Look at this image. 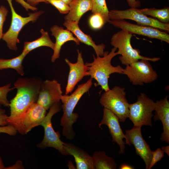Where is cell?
<instances>
[{"instance_id":"f546056e","label":"cell","mask_w":169,"mask_h":169,"mask_svg":"<svg viewBox=\"0 0 169 169\" xmlns=\"http://www.w3.org/2000/svg\"><path fill=\"white\" fill-rule=\"evenodd\" d=\"M164 155V152L160 148H158L155 151H152V158L148 169H151L158 161H160Z\"/></svg>"},{"instance_id":"5bb4252c","label":"cell","mask_w":169,"mask_h":169,"mask_svg":"<svg viewBox=\"0 0 169 169\" xmlns=\"http://www.w3.org/2000/svg\"><path fill=\"white\" fill-rule=\"evenodd\" d=\"M118 118L109 110L104 108L102 119L99 124L101 128L102 125H107L109 129L110 134L112 138V142L117 144L120 147L119 153H124L125 148L126 144L123 139L127 140V137L120 126Z\"/></svg>"},{"instance_id":"f35d334b","label":"cell","mask_w":169,"mask_h":169,"mask_svg":"<svg viewBox=\"0 0 169 169\" xmlns=\"http://www.w3.org/2000/svg\"><path fill=\"white\" fill-rule=\"evenodd\" d=\"M164 153H166L169 156V146H163L161 147V149Z\"/></svg>"},{"instance_id":"d590c367","label":"cell","mask_w":169,"mask_h":169,"mask_svg":"<svg viewBox=\"0 0 169 169\" xmlns=\"http://www.w3.org/2000/svg\"><path fill=\"white\" fill-rule=\"evenodd\" d=\"M26 1L28 4L30 5L35 7V6L40 3L44 2L46 3H49L46 0H24Z\"/></svg>"},{"instance_id":"484cf974","label":"cell","mask_w":169,"mask_h":169,"mask_svg":"<svg viewBox=\"0 0 169 169\" xmlns=\"http://www.w3.org/2000/svg\"><path fill=\"white\" fill-rule=\"evenodd\" d=\"M92 3L91 12L93 14L98 13L104 18L106 22L109 19V13L105 0H91Z\"/></svg>"},{"instance_id":"60d3db41","label":"cell","mask_w":169,"mask_h":169,"mask_svg":"<svg viewBox=\"0 0 169 169\" xmlns=\"http://www.w3.org/2000/svg\"><path fill=\"white\" fill-rule=\"evenodd\" d=\"M66 3L67 4L69 5L73 0H61Z\"/></svg>"},{"instance_id":"e575fe53","label":"cell","mask_w":169,"mask_h":169,"mask_svg":"<svg viewBox=\"0 0 169 169\" xmlns=\"http://www.w3.org/2000/svg\"><path fill=\"white\" fill-rule=\"evenodd\" d=\"M128 4L131 8H137L141 6V3L136 0H127Z\"/></svg>"},{"instance_id":"7c38bea8","label":"cell","mask_w":169,"mask_h":169,"mask_svg":"<svg viewBox=\"0 0 169 169\" xmlns=\"http://www.w3.org/2000/svg\"><path fill=\"white\" fill-rule=\"evenodd\" d=\"M62 93L61 84L57 80H46L42 82L36 102L48 110L60 102Z\"/></svg>"},{"instance_id":"8992f818","label":"cell","mask_w":169,"mask_h":169,"mask_svg":"<svg viewBox=\"0 0 169 169\" xmlns=\"http://www.w3.org/2000/svg\"><path fill=\"white\" fill-rule=\"evenodd\" d=\"M61 108V104L60 102L54 104L49 108V112L40 125L43 127L44 130L43 139L37 146L42 149L48 147L53 148L63 155H69L65 150L64 142L60 139V134L55 131L52 123V117L59 112Z\"/></svg>"},{"instance_id":"603a6c76","label":"cell","mask_w":169,"mask_h":169,"mask_svg":"<svg viewBox=\"0 0 169 169\" xmlns=\"http://www.w3.org/2000/svg\"><path fill=\"white\" fill-rule=\"evenodd\" d=\"M95 169H115L117 164L114 159L103 151L94 152L92 156Z\"/></svg>"},{"instance_id":"cb8c5ba5","label":"cell","mask_w":169,"mask_h":169,"mask_svg":"<svg viewBox=\"0 0 169 169\" xmlns=\"http://www.w3.org/2000/svg\"><path fill=\"white\" fill-rule=\"evenodd\" d=\"M27 54L22 52L18 56L9 59H0V70L12 69L16 70L20 75L23 76L24 73L22 65L23 60Z\"/></svg>"},{"instance_id":"6da1fadb","label":"cell","mask_w":169,"mask_h":169,"mask_svg":"<svg viewBox=\"0 0 169 169\" xmlns=\"http://www.w3.org/2000/svg\"><path fill=\"white\" fill-rule=\"evenodd\" d=\"M42 82L36 78H20L14 84L13 88L17 92L10 102V114L7 122L22 135L26 134L23 124L24 116L31 105L36 102Z\"/></svg>"},{"instance_id":"4dcf8cb0","label":"cell","mask_w":169,"mask_h":169,"mask_svg":"<svg viewBox=\"0 0 169 169\" xmlns=\"http://www.w3.org/2000/svg\"><path fill=\"white\" fill-rule=\"evenodd\" d=\"M8 13V11L5 6H1L0 7V40L3 38V27Z\"/></svg>"},{"instance_id":"4fadbf2b","label":"cell","mask_w":169,"mask_h":169,"mask_svg":"<svg viewBox=\"0 0 169 169\" xmlns=\"http://www.w3.org/2000/svg\"><path fill=\"white\" fill-rule=\"evenodd\" d=\"M127 140L126 144L134 146L136 154L144 161L146 169H148L152 156V151L143 139L141 132V127L134 126L130 130L125 131Z\"/></svg>"},{"instance_id":"836d02e7","label":"cell","mask_w":169,"mask_h":169,"mask_svg":"<svg viewBox=\"0 0 169 169\" xmlns=\"http://www.w3.org/2000/svg\"><path fill=\"white\" fill-rule=\"evenodd\" d=\"M16 1L21 4L26 10L28 11L29 9H31L33 11H36L38 8L36 7H34L28 4L24 0H15Z\"/></svg>"},{"instance_id":"e0dca14e","label":"cell","mask_w":169,"mask_h":169,"mask_svg":"<svg viewBox=\"0 0 169 169\" xmlns=\"http://www.w3.org/2000/svg\"><path fill=\"white\" fill-rule=\"evenodd\" d=\"M154 110L155 112L154 120H161L163 125V132L160 139L169 144V101L167 96L163 99L156 100Z\"/></svg>"},{"instance_id":"52a82bcc","label":"cell","mask_w":169,"mask_h":169,"mask_svg":"<svg viewBox=\"0 0 169 169\" xmlns=\"http://www.w3.org/2000/svg\"><path fill=\"white\" fill-rule=\"evenodd\" d=\"M7 1L12 13V20L9 29L3 33L2 39L7 43L9 49L16 51L18 49L17 44L19 43L18 35L22 29L29 22L35 21L44 11L41 10L34 13H29L28 17H23L15 11L12 4V0Z\"/></svg>"},{"instance_id":"2e32d148","label":"cell","mask_w":169,"mask_h":169,"mask_svg":"<svg viewBox=\"0 0 169 169\" xmlns=\"http://www.w3.org/2000/svg\"><path fill=\"white\" fill-rule=\"evenodd\" d=\"M51 35L56 39L54 53L52 56L51 61L53 63L58 59L60 56L61 49L62 46L66 42L73 41L77 45H79L80 41L73 35V33L69 30L64 29L63 27L54 25L50 28Z\"/></svg>"},{"instance_id":"5b68a950","label":"cell","mask_w":169,"mask_h":169,"mask_svg":"<svg viewBox=\"0 0 169 169\" xmlns=\"http://www.w3.org/2000/svg\"><path fill=\"white\" fill-rule=\"evenodd\" d=\"M99 102L104 108L116 115L120 121L124 122L129 118V104L126 98L124 88L115 86L105 91Z\"/></svg>"},{"instance_id":"30bf717a","label":"cell","mask_w":169,"mask_h":169,"mask_svg":"<svg viewBox=\"0 0 169 169\" xmlns=\"http://www.w3.org/2000/svg\"><path fill=\"white\" fill-rule=\"evenodd\" d=\"M110 20L128 19L136 21L138 25L154 27L169 32V23H162L156 19L148 17L141 9L131 8L125 10H112L109 11Z\"/></svg>"},{"instance_id":"d6a6232c","label":"cell","mask_w":169,"mask_h":169,"mask_svg":"<svg viewBox=\"0 0 169 169\" xmlns=\"http://www.w3.org/2000/svg\"><path fill=\"white\" fill-rule=\"evenodd\" d=\"M0 105V126H4L8 125L7 119L8 115L5 110L3 109Z\"/></svg>"},{"instance_id":"d6986e66","label":"cell","mask_w":169,"mask_h":169,"mask_svg":"<svg viewBox=\"0 0 169 169\" xmlns=\"http://www.w3.org/2000/svg\"><path fill=\"white\" fill-rule=\"evenodd\" d=\"M64 149L74 158L77 169H95L92 156L84 150L72 143H64Z\"/></svg>"},{"instance_id":"ffe728a7","label":"cell","mask_w":169,"mask_h":169,"mask_svg":"<svg viewBox=\"0 0 169 169\" xmlns=\"http://www.w3.org/2000/svg\"><path fill=\"white\" fill-rule=\"evenodd\" d=\"M78 23L75 22L65 21L63 25L76 36L80 42L92 47L97 56H103L105 45L103 43L96 44L90 35L85 34L81 30Z\"/></svg>"},{"instance_id":"8fae6325","label":"cell","mask_w":169,"mask_h":169,"mask_svg":"<svg viewBox=\"0 0 169 169\" xmlns=\"http://www.w3.org/2000/svg\"><path fill=\"white\" fill-rule=\"evenodd\" d=\"M108 22L115 27L126 30L132 34L158 39L169 43V35L158 29L134 24L127 22L124 19L110 20Z\"/></svg>"},{"instance_id":"7a4b0ae2","label":"cell","mask_w":169,"mask_h":169,"mask_svg":"<svg viewBox=\"0 0 169 169\" xmlns=\"http://www.w3.org/2000/svg\"><path fill=\"white\" fill-rule=\"evenodd\" d=\"M92 84V79L90 78L85 83L78 85L70 95L65 94L61 97L63 114L60 125L62 127L63 136L69 140H73L75 136L73 125L77 121L79 116L77 113L74 112L75 108L82 96L89 91Z\"/></svg>"},{"instance_id":"f1b7e54d","label":"cell","mask_w":169,"mask_h":169,"mask_svg":"<svg viewBox=\"0 0 169 169\" xmlns=\"http://www.w3.org/2000/svg\"><path fill=\"white\" fill-rule=\"evenodd\" d=\"M49 3H50L55 7L62 14H67L70 8L69 5L67 4L61 0H46Z\"/></svg>"},{"instance_id":"ac0fdd59","label":"cell","mask_w":169,"mask_h":169,"mask_svg":"<svg viewBox=\"0 0 169 169\" xmlns=\"http://www.w3.org/2000/svg\"><path fill=\"white\" fill-rule=\"evenodd\" d=\"M46 111L36 102L31 105L26 112L23 121L25 134L40 125L46 115Z\"/></svg>"},{"instance_id":"4316f807","label":"cell","mask_w":169,"mask_h":169,"mask_svg":"<svg viewBox=\"0 0 169 169\" xmlns=\"http://www.w3.org/2000/svg\"><path fill=\"white\" fill-rule=\"evenodd\" d=\"M89 25L94 30L101 29L106 23L104 18L98 13L93 14L89 19Z\"/></svg>"},{"instance_id":"9c48e42d","label":"cell","mask_w":169,"mask_h":169,"mask_svg":"<svg viewBox=\"0 0 169 169\" xmlns=\"http://www.w3.org/2000/svg\"><path fill=\"white\" fill-rule=\"evenodd\" d=\"M127 76L134 85H142L156 80L158 77L149 61L140 59L126 65L123 74Z\"/></svg>"},{"instance_id":"83f0119b","label":"cell","mask_w":169,"mask_h":169,"mask_svg":"<svg viewBox=\"0 0 169 169\" xmlns=\"http://www.w3.org/2000/svg\"><path fill=\"white\" fill-rule=\"evenodd\" d=\"M13 88H11V84H9L0 87V105L5 107L9 106L10 102L7 98V94Z\"/></svg>"},{"instance_id":"d4e9b609","label":"cell","mask_w":169,"mask_h":169,"mask_svg":"<svg viewBox=\"0 0 169 169\" xmlns=\"http://www.w3.org/2000/svg\"><path fill=\"white\" fill-rule=\"evenodd\" d=\"M141 9L145 15L155 18L162 23H168L169 22V7H165L161 9L152 8Z\"/></svg>"},{"instance_id":"277c9868","label":"cell","mask_w":169,"mask_h":169,"mask_svg":"<svg viewBox=\"0 0 169 169\" xmlns=\"http://www.w3.org/2000/svg\"><path fill=\"white\" fill-rule=\"evenodd\" d=\"M132 34L128 31L121 29L115 33L111 39V44L118 49L119 59L121 64L127 65L140 59L148 60L153 62L158 61L159 57L151 58L141 55L139 49H134L131 44Z\"/></svg>"},{"instance_id":"ab89813d","label":"cell","mask_w":169,"mask_h":169,"mask_svg":"<svg viewBox=\"0 0 169 169\" xmlns=\"http://www.w3.org/2000/svg\"><path fill=\"white\" fill-rule=\"evenodd\" d=\"M5 167L3 160L0 156V169H5Z\"/></svg>"},{"instance_id":"74e56055","label":"cell","mask_w":169,"mask_h":169,"mask_svg":"<svg viewBox=\"0 0 169 169\" xmlns=\"http://www.w3.org/2000/svg\"><path fill=\"white\" fill-rule=\"evenodd\" d=\"M120 169H132L134 168L132 166L127 164H122L120 166Z\"/></svg>"},{"instance_id":"ba28073f","label":"cell","mask_w":169,"mask_h":169,"mask_svg":"<svg viewBox=\"0 0 169 169\" xmlns=\"http://www.w3.org/2000/svg\"><path fill=\"white\" fill-rule=\"evenodd\" d=\"M155 107V102L153 100L147 97L145 94L141 93L137 97L136 102L129 104V118L134 126H152V112Z\"/></svg>"},{"instance_id":"8d00e7d4","label":"cell","mask_w":169,"mask_h":169,"mask_svg":"<svg viewBox=\"0 0 169 169\" xmlns=\"http://www.w3.org/2000/svg\"><path fill=\"white\" fill-rule=\"evenodd\" d=\"M24 167L23 165L22 161H18L13 165L7 167H5V169H23Z\"/></svg>"},{"instance_id":"3957f363","label":"cell","mask_w":169,"mask_h":169,"mask_svg":"<svg viewBox=\"0 0 169 169\" xmlns=\"http://www.w3.org/2000/svg\"><path fill=\"white\" fill-rule=\"evenodd\" d=\"M117 49L114 47L109 53L105 51L102 56H97L95 57L93 54V61L85 64L88 67V76L92 79H94L97 82V85L100 86L105 91L110 89L108 79L111 74H123L124 69L120 65L114 66L111 64L112 59L119 54L118 52H116Z\"/></svg>"},{"instance_id":"7402d4cb","label":"cell","mask_w":169,"mask_h":169,"mask_svg":"<svg viewBox=\"0 0 169 169\" xmlns=\"http://www.w3.org/2000/svg\"><path fill=\"white\" fill-rule=\"evenodd\" d=\"M40 31L41 36L39 38L31 42L24 43L23 52L27 54L33 50L42 46H47L54 49V43L50 38L48 33L43 29Z\"/></svg>"},{"instance_id":"1f68e13d","label":"cell","mask_w":169,"mask_h":169,"mask_svg":"<svg viewBox=\"0 0 169 169\" xmlns=\"http://www.w3.org/2000/svg\"><path fill=\"white\" fill-rule=\"evenodd\" d=\"M16 129L13 126L8 125L4 126H0V133H4L10 136H15L17 132Z\"/></svg>"},{"instance_id":"9a60e30c","label":"cell","mask_w":169,"mask_h":169,"mask_svg":"<svg viewBox=\"0 0 169 169\" xmlns=\"http://www.w3.org/2000/svg\"><path fill=\"white\" fill-rule=\"evenodd\" d=\"M77 62L71 63L68 59H65L69 67L67 82L65 88V94L71 93L78 83L85 76H88V69L84 64L81 52L77 50Z\"/></svg>"},{"instance_id":"44dd1931","label":"cell","mask_w":169,"mask_h":169,"mask_svg":"<svg viewBox=\"0 0 169 169\" xmlns=\"http://www.w3.org/2000/svg\"><path fill=\"white\" fill-rule=\"evenodd\" d=\"M70 9L65 17V21L79 23L82 16L87 12L91 10V0H73L69 5Z\"/></svg>"}]
</instances>
